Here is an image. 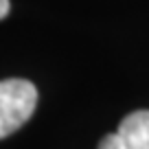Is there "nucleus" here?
Segmentation results:
<instances>
[{
	"instance_id": "nucleus-1",
	"label": "nucleus",
	"mask_w": 149,
	"mask_h": 149,
	"mask_svg": "<svg viewBox=\"0 0 149 149\" xmlns=\"http://www.w3.org/2000/svg\"><path fill=\"white\" fill-rule=\"evenodd\" d=\"M37 88L26 79L0 81V138L18 132L33 116Z\"/></svg>"
},
{
	"instance_id": "nucleus-2",
	"label": "nucleus",
	"mask_w": 149,
	"mask_h": 149,
	"mask_svg": "<svg viewBox=\"0 0 149 149\" xmlns=\"http://www.w3.org/2000/svg\"><path fill=\"white\" fill-rule=\"evenodd\" d=\"M99 149H149V110L127 114L118 130L99 143Z\"/></svg>"
},
{
	"instance_id": "nucleus-3",
	"label": "nucleus",
	"mask_w": 149,
	"mask_h": 149,
	"mask_svg": "<svg viewBox=\"0 0 149 149\" xmlns=\"http://www.w3.org/2000/svg\"><path fill=\"white\" fill-rule=\"evenodd\" d=\"M9 9H11L9 0H0V20H2V18H7V15H9Z\"/></svg>"
}]
</instances>
